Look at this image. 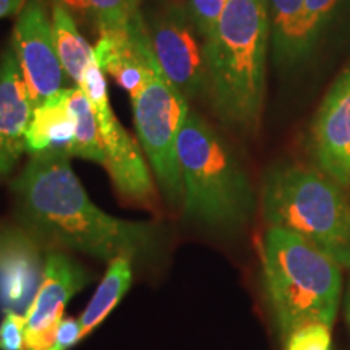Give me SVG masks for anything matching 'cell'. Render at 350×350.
Instances as JSON below:
<instances>
[{
	"instance_id": "6da1fadb",
	"label": "cell",
	"mask_w": 350,
	"mask_h": 350,
	"mask_svg": "<svg viewBox=\"0 0 350 350\" xmlns=\"http://www.w3.org/2000/svg\"><path fill=\"white\" fill-rule=\"evenodd\" d=\"M68 152H34L12 183L21 229L39 245L64 247L100 261L150 258L159 247L157 227L104 213L90 200Z\"/></svg>"
},
{
	"instance_id": "7a4b0ae2",
	"label": "cell",
	"mask_w": 350,
	"mask_h": 350,
	"mask_svg": "<svg viewBox=\"0 0 350 350\" xmlns=\"http://www.w3.org/2000/svg\"><path fill=\"white\" fill-rule=\"evenodd\" d=\"M269 46L268 0H229L206 39L208 98L217 119L239 133L260 129Z\"/></svg>"
},
{
	"instance_id": "3957f363",
	"label": "cell",
	"mask_w": 350,
	"mask_h": 350,
	"mask_svg": "<svg viewBox=\"0 0 350 350\" xmlns=\"http://www.w3.org/2000/svg\"><path fill=\"white\" fill-rule=\"evenodd\" d=\"M262 278L284 342L300 327H332L342 297V266L308 240L268 227L261 243Z\"/></svg>"
},
{
	"instance_id": "277c9868",
	"label": "cell",
	"mask_w": 350,
	"mask_h": 350,
	"mask_svg": "<svg viewBox=\"0 0 350 350\" xmlns=\"http://www.w3.org/2000/svg\"><path fill=\"white\" fill-rule=\"evenodd\" d=\"M183 213L213 229H239L250 222L255 191L239 157L203 117L188 112L177 139Z\"/></svg>"
},
{
	"instance_id": "5b68a950",
	"label": "cell",
	"mask_w": 350,
	"mask_h": 350,
	"mask_svg": "<svg viewBox=\"0 0 350 350\" xmlns=\"http://www.w3.org/2000/svg\"><path fill=\"white\" fill-rule=\"evenodd\" d=\"M261 213L268 227L294 232L350 269V196L317 167L269 169L262 180Z\"/></svg>"
},
{
	"instance_id": "8992f818",
	"label": "cell",
	"mask_w": 350,
	"mask_h": 350,
	"mask_svg": "<svg viewBox=\"0 0 350 350\" xmlns=\"http://www.w3.org/2000/svg\"><path fill=\"white\" fill-rule=\"evenodd\" d=\"M139 144L151 163L161 191L172 206L183 201L177 139L188 112V100L167 81L161 68L130 94Z\"/></svg>"
},
{
	"instance_id": "52a82bcc",
	"label": "cell",
	"mask_w": 350,
	"mask_h": 350,
	"mask_svg": "<svg viewBox=\"0 0 350 350\" xmlns=\"http://www.w3.org/2000/svg\"><path fill=\"white\" fill-rule=\"evenodd\" d=\"M144 25L156 62L170 85L187 100L208 96L206 41L187 7L165 2L144 20Z\"/></svg>"
},
{
	"instance_id": "ba28073f",
	"label": "cell",
	"mask_w": 350,
	"mask_h": 350,
	"mask_svg": "<svg viewBox=\"0 0 350 350\" xmlns=\"http://www.w3.org/2000/svg\"><path fill=\"white\" fill-rule=\"evenodd\" d=\"M10 46L33 107L62 91L65 72L55 51L52 21L39 0H28L21 8Z\"/></svg>"
},
{
	"instance_id": "9c48e42d",
	"label": "cell",
	"mask_w": 350,
	"mask_h": 350,
	"mask_svg": "<svg viewBox=\"0 0 350 350\" xmlns=\"http://www.w3.org/2000/svg\"><path fill=\"white\" fill-rule=\"evenodd\" d=\"M308 148L314 167L350 193V62L314 112Z\"/></svg>"
},
{
	"instance_id": "30bf717a",
	"label": "cell",
	"mask_w": 350,
	"mask_h": 350,
	"mask_svg": "<svg viewBox=\"0 0 350 350\" xmlns=\"http://www.w3.org/2000/svg\"><path fill=\"white\" fill-rule=\"evenodd\" d=\"M90 281L81 265L59 250H51L36 295L26 310L25 350H47L54 344L68 300Z\"/></svg>"
},
{
	"instance_id": "8fae6325",
	"label": "cell",
	"mask_w": 350,
	"mask_h": 350,
	"mask_svg": "<svg viewBox=\"0 0 350 350\" xmlns=\"http://www.w3.org/2000/svg\"><path fill=\"white\" fill-rule=\"evenodd\" d=\"M33 109L10 46L0 57V180L12 172L26 151V130Z\"/></svg>"
},
{
	"instance_id": "7c38bea8",
	"label": "cell",
	"mask_w": 350,
	"mask_h": 350,
	"mask_svg": "<svg viewBox=\"0 0 350 350\" xmlns=\"http://www.w3.org/2000/svg\"><path fill=\"white\" fill-rule=\"evenodd\" d=\"M99 129L104 144L103 165L111 175L116 190L133 203L151 204L154 201V183L138 143L117 117L99 125Z\"/></svg>"
},
{
	"instance_id": "4fadbf2b",
	"label": "cell",
	"mask_w": 350,
	"mask_h": 350,
	"mask_svg": "<svg viewBox=\"0 0 350 350\" xmlns=\"http://www.w3.org/2000/svg\"><path fill=\"white\" fill-rule=\"evenodd\" d=\"M268 15L274 64L292 70L306 62L305 0H268Z\"/></svg>"
},
{
	"instance_id": "5bb4252c",
	"label": "cell",
	"mask_w": 350,
	"mask_h": 350,
	"mask_svg": "<svg viewBox=\"0 0 350 350\" xmlns=\"http://www.w3.org/2000/svg\"><path fill=\"white\" fill-rule=\"evenodd\" d=\"M75 138V122L68 111L67 90L33 109L26 130V151L29 154L47 150L68 152ZM70 156V154H68Z\"/></svg>"
},
{
	"instance_id": "9a60e30c",
	"label": "cell",
	"mask_w": 350,
	"mask_h": 350,
	"mask_svg": "<svg viewBox=\"0 0 350 350\" xmlns=\"http://www.w3.org/2000/svg\"><path fill=\"white\" fill-rule=\"evenodd\" d=\"M52 31H54L57 55L65 75L72 78L77 86H80L86 68L94 60V49L78 31L75 21L62 2H55L52 7Z\"/></svg>"
},
{
	"instance_id": "2e32d148",
	"label": "cell",
	"mask_w": 350,
	"mask_h": 350,
	"mask_svg": "<svg viewBox=\"0 0 350 350\" xmlns=\"http://www.w3.org/2000/svg\"><path fill=\"white\" fill-rule=\"evenodd\" d=\"M131 261L126 258L109 262V268L104 274L99 287L96 288L93 299L78 318L80 321L81 339L86 338L94 327H98L104 318L116 308L122 297L126 294L131 286Z\"/></svg>"
},
{
	"instance_id": "e0dca14e",
	"label": "cell",
	"mask_w": 350,
	"mask_h": 350,
	"mask_svg": "<svg viewBox=\"0 0 350 350\" xmlns=\"http://www.w3.org/2000/svg\"><path fill=\"white\" fill-rule=\"evenodd\" d=\"M67 104L75 122V138L68 151L70 157H81L103 165L104 144L93 106L78 86L67 90Z\"/></svg>"
},
{
	"instance_id": "ac0fdd59",
	"label": "cell",
	"mask_w": 350,
	"mask_h": 350,
	"mask_svg": "<svg viewBox=\"0 0 350 350\" xmlns=\"http://www.w3.org/2000/svg\"><path fill=\"white\" fill-rule=\"evenodd\" d=\"M349 0H305V39L308 59L336 28Z\"/></svg>"
},
{
	"instance_id": "d6986e66",
	"label": "cell",
	"mask_w": 350,
	"mask_h": 350,
	"mask_svg": "<svg viewBox=\"0 0 350 350\" xmlns=\"http://www.w3.org/2000/svg\"><path fill=\"white\" fill-rule=\"evenodd\" d=\"M70 7L90 13L100 33L124 29L138 15L139 0H64Z\"/></svg>"
},
{
	"instance_id": "ffe728a7",
	"label": "cell",
	"mask_w": 350,
	"mask_h": 350,
	"mask_svg": "<svg viewBox=\"0 0 350 350\" xmlns=\"http://www.w3.org/2000/svg\"><path fill=\"white\" fill-rule=\"evenodd\" d=\"M38 242L23 229L0 226V269L36 260Z\"/></svg>"
},
{
	"instance_id": "44dd1931",
	"label": "cell",
	"mask_w": 350,
	"mask_h": 350,
	"mask_svg": "<svg viewBox=\"0 0 350 350\" xmlns=\"http://www.w3.org/2000/svg\"><path fill=\"white\" fill-rule=\"evenodd\" d=\"M85 93L88 100L93 106V111L98 117L99 125L107 124L109 120H112L113 112L111 106H109L107 99V86H106V78H104L103 68L99 67V64L96 62V59L90 64V67L86 68L85 77H83L81 85L78 86Z\"/></svg>"
},
{
	"instance_id": "7402d4cb",
	"label": "cell",
	"mask_w": 350,
	"mask_h": 350,
	"mask_svg": "<svg viewBox=\"0 0 350 350\" xmlns=\"http://www.w3.org/2000/svg\"><path fill=\"white\" fill-rule=\"evenodd\" d=\"M229 0H187V10L204 41L217 28Z\"/></svg>"
},
{
	"instance_id": "603a6c76",
	"label": "cell",
	"mask_w": 350,
	"mask_h": 350,
	"mask_svg": "<svg viewBox=\"0 0 350 350\" xmlns=\"http://www.w3.org/2000/svg\"><path fill=\"white\" fill-rule=\"evenodd\" d=\"M286 350H331V327L319 323L300 327L286 340Z\"/></svg>"
},
{
	"instance_id": "cb8c5ba5",
	"label": "cell",
	"mask_w": 350,
	"mask_h": 350,
	"mask_svg": "<svg viewBox=\"0 0 350 350\" xmlns=\"http://www.w3.org/2000/svg\"><path fill=\"white\" fill-rule=\"evenodd\" d=\"M26 318L15 312H7L0 323V350H25Z\"/></svg>"
},
{
	"instance_id": "d4e9b609",
	"label": "cell",
	"mask_w": 350,
	"mask_h": 350,
	"mask_svg": "<svg viewBox=\"0 0 350 350\" xmlns=\"http://www.w3.org/2000/svg\"><path fill=\"white\" fill-rule=\"evenodd\" d=\"M78 340H81L80 321L73 318H65L60 323L59 331H57L54 344L47 350H68L73 347Z\"/></svg>"
},
{
	"instance_id": "484cf974",
	"label": "cell",
	"mask_w": 350,
	"mask_h": 350,
	"mask_svg": "<svg viewBox=\"0 0 350 350\" xmlns=\"http://www.w3.org/2000/svg\"><path fill=\"white\" fill-rule=\"evenodd\" d=\"M25 7V0H0V18L15 15Z\"/></svg>"
},
{
	"instance_id": "4316f807",
	"label": "cell",
	"mask_w": 350,
	"mask_h": 350,
	"mask_svg": "<svg viewBox=\"0 0 350 350\" xmlns=\"http://www.w3.org/2000/svg\"><path fill=\"white\" fill-rule=\"evenodd\" d=\"M345 312H350V281L347 288V297H345Z\"/></svg>"
},
{
	"instance_id": "83f0119b",
	"label": "cell",
	"mask_w": 350,
	"mask_h": 350,
	"mask_svg": "<svg viewBox=\"0 0 350 350\" xmlns=\"http://www.w3.org/2000/svg\"><path fill=\"white\" fill-rule=\"evenodd\" d=\"M347 319H349V323H350V312H347Z\"/></svg>"
}]
</instances>
